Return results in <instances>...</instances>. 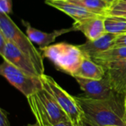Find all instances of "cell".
I'll use <instances>...</instances> for the list:
<instances>
[{"label":"cell","mask_w":126,"mask_h":126,"mask_svg":"<svg viewBox=\"0 0 126 126\" xmlns=\"http://www.w3.org/2000/svg\"><path fill=\"white\" fill-rule=\"evenodd\" d=\"M123 1H126V0H123Z\"/></svg>","instance_id":"30"},{"label":"cell","mask_w":126,"mask_h":126,"mask_svg":"<svg viewBox=\"0 0 126 126\" xmlns=\"http://www.w3.org/2000/svg\"><path fill=\"white\" fill-rule=\"evenodd\" d=\"M104 25L106 32L120 35L126 33V18L107 15L104 17Z\"/></svg>","instance_id":"16"},{"label":"cell","mask_w":126,"mask_h":126,"mask_svg":"<svg viewBox=\"0 0 126 126\" xmlns=\"http://www.w3.org/2000/svg\"><path fill=\"white\" fill-rule=\"evenodd\" d=\"M105 75L106 70L101 65L95 63L89 57L85 56L74 78L80 77L86 79L100 80L103 78Z\"/></svg>","instance_id":"14"},{"label":"cell","mask_w":126,"mask_h":126,"mask_svg":"<svg viewBox=\"0 0 126 126\" xmlns=\"http://www.w3.org/2000/svg\"><path fill=\"white\" fill-rule=\"evenodd\" d=\"M0 126H10L7 117V113L3 109H0Z\"/></svg>","instance_id":"20"},{"label":"cell","mask_w":126,"mask_h":126,"mask_svg":"<svg viewBox=\"0 0 126 126\" xmlns=\"http://www.w3.org/2000/svg\"><path fill=\"white\" fill-rule=\"evenodd\" d=\"M62 1H72V0H62Z\"/></svg>","instance_id":"28"},{"label":"cell","mask_w":126,"mask_h":126,"mask_svg":"<svg viewBox=\"0 0 126 126\" xmlns=\"http://www.w3.org/2000/svg\"><path fill=\"white\" fill-rule=\"evenodd\" d=\"M45 3L47 5L52 7L70 16L74 19V24H78L99 16L90 12L80 5L70 1L62 0H46Z\"/></svg>","instance_id":"11"},{"label":"cell","mask_w":126,"mask_h":126,"mask_svg":"<svg viewBox=\"0 0 126 126\" xmlns=\"http://www.w3.org/2000/svg\"><path fill=\"white\" fill-rule=\"evenodd\" d=\"M90 58L102 66L112 62L125 61L126 60V47H114Z\"/></svg>","instance_id":"15"},{"label":"cell","mask_w":126,"mask_h":126,"mask_svg":"<svg viewBox=\"0 0 126 126\" xmlns=\"http://www.w3.org/2000/svg\"><path fill=\"white\" fill-rule=\"evenodd\" d=\"M114 47H126V33L117 36Z\"/></svg>","instance_id":"21"},{"label":"cell","mask_w":126,"mask_h":126,"mask_svg":"<svg viewBox=\"0 0 126 126\" xmlns=\"http://www.w3.org/2000/svg\"><path fill=\"white\" fill-rule=\"evenodd\" d=\"M118 126V125H112V126Z\"/></svg>","instance_id":"26"},{"label":"cell","mask_w":126,"mask_h":126,"mask_svg":"<svg viewBox=\"0 0 126 126\" xmlns=\"http://www.w3.org/2000/svg\"><path fill=\"white\" fill-rule=\"evenodd\" d=\"M107 15L126 18V1L117 0L108 9L106 16Z\"/></svg>","instance_id":"18"},{"label":"cell","mask_w":126,"mask_h":126,"mask_svg":"<svg viewBox=\"0 0 126 126\" xmlns=\"http://www.w3.org/2000/svg\"><path fill=\"white\" fill-rule=\"evenodd\" d=\"M0 32L8 41L13 44L33 62L40 75L44 74V66L42 54L35 48L31 40L14 23L10 17L0 13Z\"/></svg>","instance_id":"3"},{"label":"cell","mask_w":126,"mask_h":126,"mask_svg":"<svg viewBox=\"0 0 126 126\" xmlns=\"http://www.w3.org/2000/svg\"><path fill=\"white\" fill-rule=\"evenodd\" d=\"M125 105H126V103H125Z\"/></svg>","instance_id":"29"},{"label":"cell","mask_w":126,"mask_h":126,"mask_svg":"<svg viewBox=\"0 0 126 126\" xmlns=\"http://www.w3.org/2000/svg\"><path fill=\"white\" fill-rule=\"evenodd\" d=\"M105 16H98L78 24H73L72 26L76 31L82 32L88 41H94L107 33L104 25Z\"/></svg>","instance_id":"12"},{"label":"cell","mask_w":126,"mask_h":126,"mask_svg":"<svg viewBox=\"0 0 126 126\" xmlns=\"http://www.w3.org/2000/svg\"><path fill=\"white\" fill-rule=\"evenodd\" d=\"M113 91L119 95H126V60L110 63L103 66Z\"/></svg>","instance_id":"10"},{"label":"cell","mask_w":126,"mask_h":126,"mask_svg":"<svg viewBox=\"0 0 126 126\" xmlns=\"http://www.w3.org/2000/svg\"><path fill=\"white\" fill-rule=\"evenodd\" d=\"M7 39L4 37V35L0 32V52L3 51L4 48L5 47L7 43Z\"/></svg>","instance_id":"22"},{"label":"cell","mask_w":126,"mask_h":126,"mask_svg":"<svg viewBox=\"0 0 126 126\" xmlns=\"http://www.w3.org/2000/svg\"><path fill=\"white\" fill-rule=\"evenodd\" d=\"M40 50L43 57L48 58L57 69L72 77L75 76L86 56L78 45L66 42L51 44Z\"/></svg>","instance_id":"2"},{"label":"cell","mask_w":126,"mask_h":126,"mask_svg":"<svg viewBox=\"0 0 126 126\" xmlns=\"http://www.w3.org/2000/svg\"><path fill=\"white\" fill-rule=\"evenodd\" d=\"M0 74L27 98L43 89L40 77L30 76L5 60L0 66Z\"/></svg>","instance_id":"5"},{"label":"cell","mask_w":126,"mask_h":126,"mask_svg":"<svg viewBox=\"0 0 126 126\" xmlns=\"http://www.w3.org/2000/svg\"><path fill=\"white\" fill-rule=\"evenodd\" d=\"M75 97L82 111L85 126H126L125 100L117 95L108 100H94L86 95Z\"/></svg>","instance_id":"1"},{"label":"cell","mask_w":126,"mask_h":126,"mask_svg":"<svg viewBox=\"0 0 126 126\" xmlns=\"http://www.w3.org/2000/svg\"><path fill=\"white\" fill-rule=\"evenodd\" d=\"M27 126H40L37 123L35 124H30V125H27Z\"/></svg>","instance_id":"25"},{"label":"cell","mask_w":126,"mask_h":126,"mask_svg":"<svg viewBox=\"0 0 126 126\" xmlns=\"http://www.w3.org/2000/svg\"><path fill=\"white\" fill-rule=\"evenodd\" d=\"M21 22L23 25L25 27L27 35L29 37V38L31 40L32 42H34L39 46L40 49L51 45L58 37L65 33H68L72 31H76L75 28L72 26L70 28L55 30L51 32H45L33 27L28 21L22 19Z\"/></svg>","instance_id":"9"},{"label":"cell","mask_w":126,"mask_h":126,"mask_svg":"<svg viewBox=\"0 0 126 126\" xmlns=\"http://www.w3.org/2000/svg\"><path fill=\"white\" fill-rule=\"evenodd\" d=\"M124 100H125V103H126V95L124 97Z\"/></svg>","instance_id":"27"},{"label":"cell","mask_w":126,"mask_h":126,"mask_svg":"<svg viewBox=\"0 0 126 126\" xmlns=\"http://www.w3.org/2000/svg\"><path fill=\"white\" fill-rule=\"evenodd\" d=\"M69 1L80 5L99 16H106L107 10L110 7V4L104 0H72Z\"/></svg>","instance_id":"17"},{"label":"cell","mask_w":126,"mask_h":126,"mask_svg":"<svg viewBox=\"0 0 126 126\" xmlns=\"http://www.w3.org/2000/svg\"><path fill=\"white\" fill-rule=\"evenodd\" d=\"M0 55L4 60L8 61L26 74L33 77H41L36 66L30 58L11 42L7 41L3 51L0 52Z\"/></svg>","instance_id":"8"},{"label":"cell","mask_w":126,"mask_h":126,"mask_svg":"<svg viewBox=\"0 0 126 126\" xmlns=\"http://www.w3.org/2000/svg\"><path fill=\"white\" fill-rule=\"evenodd\" d=\"M104 1H106L109 4H110V6H111V5L114 2H115L117 0H104Z\"/></svg>","instance_id":"24"},{"label":"cell","mask_w":126,"mask_h":126,"mask_svg":"<svg viewBox=\"0 0 126 126\" xmlns=\"http://www.w3.org/2000/svg\"><path fill=\"white\" fill-rule=\"evenodd\" d=\"M41 80L43 87L56 100L74 126H85L83 114L75 97L69 94L50 76L42 75Z\"/></svg>","instance_id":"4"},{"label":"cell","mask_w":126,"mask_h":126,"mask_svg":"<svg viewBox=\"0 0 126 126\" xmlns=\"http://www.w3.org/2000/svg\"><path fill=\"white\" fill-rule=\"evenodd\" d=\"M85 95L94 100H108L117 95L111 86L108 78L105 77L100 80L86 79L80 77L75 78Z\"/></svg>","instance_id":"6"},{"label":"cell","mask_w":126,"mask_h":126,"mask_svg":"<svg viewBox=\"0 0 126 126\" xmlns=\"http://www.w3.org/2000/svg\"><path fill=\"white\" fill-rule=\"evenodd\" d=\"M13 0H0V13L9 15L12 12Z\"/></svg>","instance_id":"19"},{"label":"cell","mask_w":126,"mask_h":126,"mask_svg":"<svg viewBox=\"0 0 126 126\" xmlns=\"http://www.w3.org/2000/svg\"><path fill=\"white\" fill-rule=\"evenodd\" d=\"M52 126H74L73 123L70 121V120H65L61 123H58L55 125Z\"/></svg>","instance_id":"23"},{"label":"cell","mask_w":126,"mask_h":126,"mask_svg":"<svg viewBox=\"0 0 126 126\" xmlns=\"http://www.w3.org/2000/svg\"><path fill=\"white\" fill-rule=\"evenodd\" d=\"M34 94L51 126L65 120H69L56 100L44 87Z\"/></svg>","instance_id":"7"},{"label":"cell","mask_w":126,"mask_h":126,"mask_svg":"<svg viewBox=\"0 0 126 126\" xmlns=\"http://www.w3.org/2000/svg\"><path fill=\"white\" fill-rule=\"evenodd\" d=\"M117 36V35H116L107 32L103 36L97 40H87L84 44L78 45V47L86 56L92 58L97 54L113 48L114 47Z\"/></svg>","instance_id":"13"}]
</instances>
